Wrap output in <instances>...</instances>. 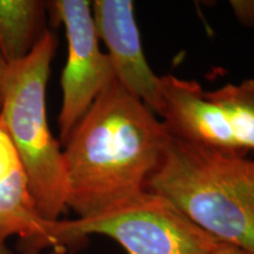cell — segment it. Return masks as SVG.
Listing matches in <instances>:
<instances>
[{
  "mask_svg": "<svg viewBox=\"0 0 254 254\" xmlns=\"http://www.w3.org/2000/svg\"><path fill=\"white\" fill-rule=\"evenodd\" d=\"M170 139L157 114L116 79L64 144L67 208L86 219L146 192Z\"/></svg>",
  "mask_w": 254,
  "mask_h": 254,
  "instance_id": "obj_1",
  "label": "cell"
},
{
  "mask_svg": "<svg viewBox=\"0 0 254 254\" xmlns=\"http://www.w3.org/2000/svg\"><path fill=\"white\" fill-rule=\"evenodd\" d=\"M146 190L217 238L254 254V160L171 138Z\"/></svg>",
  "mask_w": 254,
  "mask_h": 254,
  "instance_id": "obj_2",
  "label": "cell"
},
{
  "mask_svg": "<svg viewBox=\"0 0 254 254\" xmlns=\"http://www.w3.org/2000/svg\"><path fill=\"white\" fill-rule=\"evenodd\" d=\"M58 41L46 31L32 52L8 65L0 105V123L20 157L37 209L59 220L67 209V178L60 142L52 134L46 91Z\"/></svg>",
  "mask_w": 254,
  "mask_h": 254,
  "instance_id": "obj_3",
  "label": "cell"
},
{
  "mask_svg": "<svg viewBox=\"0 0 254 254\" xmlns=\"http://www.w3.org/2000/svg\"><path fill=\"white\" fill-rule=\"evenodd\" d=\"M58 228L68 251L95 234L117 241L127 254H208L221 243L150 190L95 217L60 219Z\"/></svg>",
  "mask_w": 254,
  "mask_h": 254,
  "instance_id": "obj_4",
  "label": "cell"
},
{
  "mask_svg": "<svg viewBox=\"0 0 254 254\" xmlns=\"http://www.w3.org/2000/svg\"><path fill=\"white\" fill-rule=\"evenodd\" d=\"M165 128L171 138L247 157L254 151V79L205 91L195 80L161 77Z\"/></svg>",
  "mask_w": 254,
  "mask_h": 254,
  "instance_id": "obj_5",
  "label": "cell"
},
{
  "mask_svg": "<svg viewBox=\"0 0 254 254\" xmlns=\"http://www.w3.org/2000/svg\"><path fill=\"white\" fill-rule=\"evenodd\" d=\"M63 24L67 39V59L63 69L59 139L64 145L99 95L116 80L112 64L100 49L92 1L56 0L49 2Z\"/></svg>",
  "mask_w": 254,
  "mask_h": 254,
  "instance_id": "obj_6",
  "label": "cell"
},
{
  "mask_svg": "<svg viewBox=\"0 0 254 254\" xmlns=\"http://www.w3.org/2000/svg\"><path fill=\"white\" fill-rule=\"evenodd\" d=\"M92 14L99 40L107 47L114 75L123 87L135 95L161 118L164 100L161 77L148 65L131 0H95Z\"/></svg>",
  "mask_w": 254,
  "mask_h": 254,
  "instance_id": "obj_7",
  "label": "cell"
},
{
  "mask_svg": "<svg viewBox=\"0 0 254 254\" xmlns=\"http://www.w3.org/2000/svg\"><path fill=\"white\" fill-rule=\"evenodd\" d=\"M60 220V219H59ZM17 237L21 252H67L58 230L38 212L24 165L0 123V240Z\"/></svg>",
  "mask_w": 254,
  "mask_h": 254,
  "instance_id": "obj_8",
  "label": "cell"
},
{
  "mask_svg": "<svg viewBox=\"0 0 254 254\" xmlns=\"http://www.w3.org/2000/svg\"><path fill=\"white\" fill-rule=\"evenodd\" d=\"M49 2L0 0V53L8 65L26 58L47 31Z\"/></svg>",
  "mask_w": 254,
  "mask_h": 254,
  "instance_id": "obj_9",
  "label": "cell"
},
{
  "mask_svg": "<svg viewBox=\"0 0 254 254\" xmlns=\"http://www.w3.org/2000/svg\"><path fill=\"white\" fill-rule=\"evenodd\" d=\"M230 4L241 24L254 27V0H236Z\"/></svg>",
  "mask_w": 254,
  "mask_h": 254,
  "instance_id": "obj_10",
  "label": "cell"
},
{
  "mask_svg": "<svg viewBox=\"0 0 254 254\" xmlns=\"http://www.w3.org/2000/svg\"><path fill=\"white\" fill-rule=\"evenodd\" d=\"M208 254H246V252L245 251L240 250L239 247L231 245V244L220 243L213 251H211Z\"/></svg>",
  "mask_w": 254,
  "mask_h": 254,
  "instance_id": "obj_11",
  "label": "cell"
},
{
  "mask_svg": "<svg viewBox=\"0 0 254 254\" xmlns=\"http://www.w3.org/2000/svg\"><path fill=\"white\" fill-rule=\"evenodd\" d=\"M7 71H8V64L5 62V59L2 58L1 53H0V105H1L2 92H4V85L6 80V75H7Z\"/></svg>",
  "mask_w": 254,
  "mask_h": 254,
  "instance_id": "obj_12",
  "label": "cell"
},
{
  "mask_svg": "<svg viewBox=\"0 0 254 254\" xmlns=\"http://www.w3.org/2000/svg\"><path fill=\"white\" fill-rule=\"evenodd\" d=\"M0 254H14L9 250V247L7 246V243H4V241L0 240Z\"/></svg>",
  "mask_w": 254,
  "mask_h": 254,
  "instance_id": "obj_13",
  "label": "cell"
},
{
  "mask_svg": "<svg viewBox=\"0 0 254 254\" xmlns=\"http://www.w3.org/2000/svg\"><path fill=\"white\" fill-rule=\"evenodd\" d=\"M20 254H60L57 251H45V252H33V251H26V252H21Z\"/></svg>",
  "mask_w": 254,
  "mask_h": 254,
  "instance_id": "obj_14",
  "label": "cell"
},
{
  "mask_svg": "<svg viewBox=\"0 0 254 254\" xmlns=\"http://www.w3.org/2000/svg\"><path fill=\"white\" fill-rule=\"evenodd\" d=\"M246 254H250V253H246Z\"/></svg>",
  "mask_w": 254,
  "mask_h": 254,
  "instance_id": "obj_15",
  "label": "cell"
}]
</instances>
